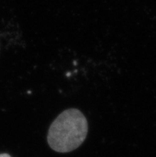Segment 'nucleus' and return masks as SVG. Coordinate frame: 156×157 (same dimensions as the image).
Returning <instances> with one entry per match:
<instances>
[{
  "label": "nucleus",
  "instance_id": "f257e3e1",
  "mask_svg": "<svg viewBox=\"0 0 156 157\" xmlns=\"http://www.w3.org/2000/svg\"><path fill=\"white\" fill-rule=\"evenodd\" d=\"M87 119L79 109H69L53 121L48 132V144L52 149L65 153L77 149L87 136Z\"/></svg>",
  "mask_w": 156,
  "mask_h": 157
},
{
  "label": "nucleus",
  "instance_id": "f03ea898",
  "mask_svg": "<svg viewBox=\"0 0 156 157\" xmlns=\"http://www.w3.org/2000/svg\"><path fill=\"white\" fill-rule=\"evenodd\" d=\"M0 157H11V156L7 153H2V154H0Z\"/></svg>",
  "mask_w": 156,
  "mask_h": 157
}]
</instances>
